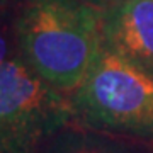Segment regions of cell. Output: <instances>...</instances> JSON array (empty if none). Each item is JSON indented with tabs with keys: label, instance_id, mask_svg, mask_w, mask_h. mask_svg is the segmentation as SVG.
<instances>
[{
	"label": "cell",
	"instance_id": "cell-4",
	"mask_svg": "<svg viewBox=\"0 0 153 153\" xmlns=\"http://www.w3.org/2000/svg\"><path fill=\"white\" fill-rule=\"evenodd\" d=\"M100 46L153 75V0H117L100 9Z\"/></svg>",
	"mask_w": 153,
	"mask_h": 153
},
{
	"label": "cell",
	"instance_id": "cell-2",
	"mask_svg": "<svg viewBox=\"0 0 153 153\" xmlns=\"http://www.w3.org/2000/svg\"><path fill=\"white\" fill-rule=\"evenodd\" d=\"M83 126L153 145V75L100 46L82 83L68 95Z\"/></svg>",
	"mask_w": 153,
	"mask_h": 153
},
{
	"label": "cell",
	"instance_id": "cell-1",
	"mask_svg": "<svg viewBox=\"0 0 153 153\" xmlns=\"http://www.w3.org/2000/svg\"><path fill=\"white\" fill-rule=\"evenodd\" d=\"M17 56L70 95L100 49V9L85 0H17L12 12Z\"/></svg>",
	"mask_w": 153,
	"mask_h": 153
},
{
	"label": "cell",
	"instance_id": "cell-5",
	"mask_svg": "<svg viewBox=\"0 0 153 153\" xmlns=\"http://www.w3.org/2000/svg\"><path fill=\"white\" fill-rule=\"evenodd\" d=\"M41 153H153V145L94 129L73 119L49 138Z\"/></svg>",
	"mask_w": 153,
	"mask_h": 153
},
{
	"label": "cell",
	"instance_id": "cell-8",
	"mask_svg": "<svg viewBox=\"0 0 153 153\" xmlns=\"http://www.w3.org/2000/svg\"><path fill=\"white\" fill-rule=\"evenodd\" d=\"M85 2H88L90 5L97 7V9H105V7L112 5L114 2H117V0H85Z\"/></svg>",
	"mask_w": 153,
	"mask_h": 153
},
{
	"label": "cell",
	"instance_id": "cell-6",
	"mask_svg": "<svg viewBox=\"0 0 153 153\" xmlns=\"http://www.w3.org/2000/svg\"><path fill=\"white\" fill-rule=\"evenodd\" d=\"M17 56V46L12 29V16L0 21V66Z\"/></svg>",
	"mask_w": 153,
	"mask_h": 153
},
{
	"label": "cell",
	"instance_id": "cell-7",
	"mask_svg": "<svg viewBox=\"0 0 153 153\" xmlns=\"http://www.w3.org/2000/svg\"><path fill=\"white\" fill-rule=\"evenodd\" d=\"M17 0H0V21L5 19V17L12 16L14 7H16Z\"/></svg>",
	"mask_w": 153,
	"mask_h": 153
},
{
	"label": "cell",
	"instance_id": "cell-3",
	"mask_svg": "<svg viewBox=\"0 0 153 153\" xmlns=\"http://www.w3.org/2000/svg\"><path fill=\"white\" fill-rule=\"evenodd\" d=\"M73 119L70 97L41 80L19 56L0 66V153H41Z\"/></svg>",
	"mask_w": 153,
	"mask_h": 153
}]
</instances>
